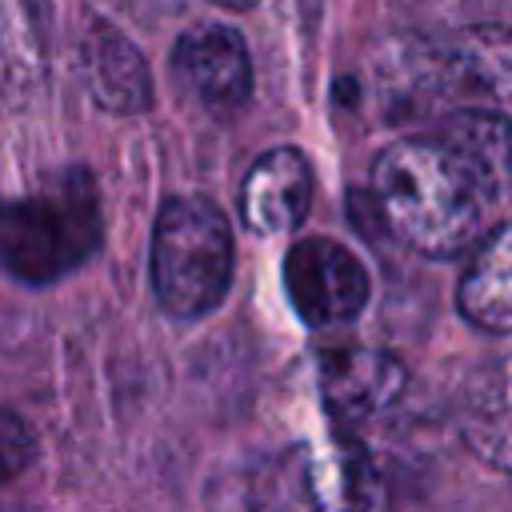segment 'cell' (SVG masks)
<instances>
[{"mask_svg":"<svg viewBox=\"0 0 512 512\" xmlns=\"http://www.w3.org/2000/svg\"><path fill=\"white\" fill-rule=\"evenodd\" d=\"M372 200L384 228L412 252L448 260L472 252L492 232L504 204L484 168L440 128L388 144L372 164Z\"/></svg>","mask_w":512,"mask_h":512,"instance_id":"obj_1","label":"cell"},{"mask_svg":"<svg viewBox=\"0 0 512 512\" xmlns=\"http://www.w3.org/2000/svg\"><path fill=\"white\" fill-rule=\"evenodd\" d=\"M100 240V196L84 168H64L24 192L0 196V268L28 288L72 276L96 256Z\"/></svg>","mask_w":512,"mask_h":512,"instance_id":"obj_2","label":"cell"},{"mask_svg":"<svg viewBox=\"0 0 512 512\" xmlns=\"http://www.w3.org/2000/svg\"><path fill=\"white\" fill-rule=\"evenodd\" d=\"M232 228L204 196H172L152 224V292L172 320H200L228 296Z\"/></svg>","mask_w":512,"mask_h":512,"instance_id":"obj_3","label":"cell"},{"mask_svg":"<svg viewBox=\"0 0 512 512\" xmlns=\"http://www.w3.org/2000/svg\"><path fill=\"white\" fill-rule=\"evenodd\" d=\"M284 288L292 312L308 328H336L344 320H356L372 292L360 256L332 236H304L288 248Z\"/></svg>","mask_w":512,"mask_h":512,"instance_id":"obj_4","label":"cell"},{"mask_svg":"<svg viewBox=\"0 0 512 512\" xmlns=\"http://www.w3.org/2000/svg\"><path fill=\"white\" fill-rule=\"evenodd\" d=\"M172 68L180 84L220 120L236 116L252 96V60L244 36L228 24H196L176 40Z\"/></svg>","mask_w":512,"mask_h":512,"instance_id":"obj_5","label":"cell"},{"mask_svg":"<svg viewBox=\"0 0 512 512\" xmlns=\"http://www.w3.org/2000/svg\"><path fill=\"white\" fill-rule=\"evenodd\" d=\"M312 188V164L300 148H268L240 184V216L260 236L292 232L312 208Z\"/></svg>","mask_w":512,"mask_h":512,"instance_id":"obj_6","label":"cell"},{"mask_svg":"<svg viewBox=\"0 0 512 512\" xmlns=\"http://www.w3.org/2000/svg\"><path fill=\"white\" fill-rule=\"evenodd\" d=\"M444 72L452 96H476L480 108L512 116V28L508 24H472L440 40Z\"/></svg>","mask_w":512,"mask_h":512,"instance_id":"obj_7","label":"cell"},{"mask_svg":"<svg viewBox=\"0 0 512 512\" xmlns=\"http://www.w3.org/2000/svg\"><path fill=\"white\" fill-rule=\"evenodd\" d=\"M320 388L328 412L344 420H372L388 412L404 392V364L388 352L372 348H348L324 360Z\"/></svg>","mask_w":512,"mask_h":512,"instance_id":"obj_8","label":"cell"},{"mask_svg":"<svg viewBox=\"0 0 512 512\" xmlns=\"http://www.w3.org/2000/svg\"><path fill=\"white\" fill-rule=\"evenodd\" d=\"M84 80L100 108L132 116L152 104V76L140 48L112 24H92L84 36Z\"/></svg>","mask_w":512,"mask_h":512,"instance_id":"obj_9","label":"cell"},{"mask_svg":"<svg viewBox=\"0 0 512 512\" xmlns=\"http://www.w3.org/2000/svg\"><path fill=\"white\" fill-rule=\"evenodd\" d=\"M456 304L468 324L492 336H512V224L492 228L460 276Z\"/></svg>","mask_w":512,"mask_h":512,"instance_id":"obj_10","label":"cell"},{"mask_svg":"<svg viewBox=\"0 0 512 512\" xmlns=\"http://www.w3.org/2000/svg\"><path fill=\"white\" fill-rule=\"evenodd\" d=\"M468 444L496 468H512V364L480 372L464 404Z\"/></svg>","mask_w":512,"mask_h":512,"instance_id":"obj_11","label":"cell"},{"mask_svg":"<svg viewBox=\"0 0 512 512\" xmlns=\"http://www.w3.org/2000/svg\"><path fill=\"white\" fill-rule=\"evenodd\" d=\"M440 132L484 168L500 196L512 192V116L492 108H456L440 120Z\"/></svg>","mask_w":512,"mask_h":512,"instance_id":"obj_12","label":"cell"},{"mask_svg":"<svg viewBox=\"0 0 512 512\" xmlns=\"http://www.w3.org/2000/svg\"><path fill=\"white\" fill-rule=\"evenodd\" d=\"M24 32L16 24V0H0V92L16 84L24 68Z\"/></svg>","mask_w":512,"mask_h":512,"instance_id":"obj_13","label":"cell"},{"mask_svg":"<svg viewBox=\"0 0 512 512\" xmlns=\"http://www.w3.org/2000/svg\"><path fill=\"white\" fill-rule=\"evenodd\" d=\"M212 4H220V8H236V12H244V8H252L256 0H212Z\"/></svg>","mask_w":512,"mask_h":512,"instance_id":"obj_14","label":"cell"}]
</instances>
